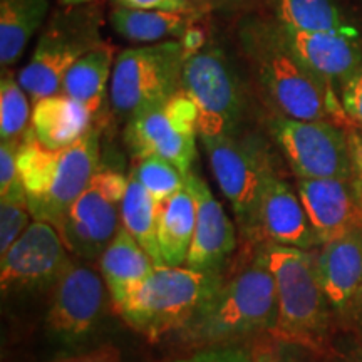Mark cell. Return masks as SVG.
Returning a JSON list of instances; mask_svg holds the SVG:
<instances>
[{
	"mask_svg": "<svg viewBox=\"0 0 362 362\" xmlns=\"http://www.w3.org/2000/svg\"><path fill=\"white\" fill-rule=\"evenodd\" d=\"M29 203L27 200H7L0 198V257L7 253L17 238L25 232L30 221Z\"/></svg>",
	"mask_w": 362,
	"mask_h": 362,
	"instance_id": "cell-30",
	"label": "cell"
},
{
	"mask_svg": "<svg viewBox=\"0 0 362 362\" xmlns=\"http://www.w3.org/2000/svg\"><path fill=\"white\" fill-rule=\"evenodd\" d=\"M198 138V110L181 89L131 117L124 131L126 144L136 160L160 156L183 175L192 171Z\"/></svg>",
	"mask_w": 362,
	"mask_h": 362,
	"instance_id": "cell-12",
	"label": "cell"
},
{
	"mask_svg": "<svg viewBox=\"0 0 362 362\" xmlns=\"http://www.w3.org/2000/svg\"><path fill=\"white\" fill-rule=\"evenodd\" d=\"M115 62V47L103 40L71 67L62 83L61 93L84 104L94 116L99 117L104 104L110 101Z\"/></svg>",
	"mask_w": 362,
	"mask_h": 362,
	"instance_id": "cell-23",
	"label": "cell"
},
{
	"mask_svg": "<svg viewBox=\"0 0 362 362\" xmlns=\"http://www.w3.org/2000/svg\"><path fill=\"white\" fill-rule=\"evenodd\" d=\"M194 223L197 203L187 187L168 200L158 203V243L163 264L170 267L187 265Z\"/></svg>",
	"mask_w": 362,
	"mask_h": 362,
	"instance_id": "cell-24",
	"label": "cell"
},
{
	"mask_svg": "<svg viewBox=\"0 0 362 362\" xmlns=\"http://www.w3.org/2000/svg\"><path fill=\"white\" fill-rule=\"evenodd\" d=\"M181 90L198 110V136L240 133L248 111L247 86L221 45L205 42L187 54Z\"/></svg>",
	"mask_w": 362,
	"mask_h": 362,
	"instance_id": "cell-6",
	"label": "cell"
},
{
	"mask_svg": "<svg viewBox=\"0 0 362 362\" xmlns=\"http://www.w3.org/2000/svg\"><path fill=\"white\" fill-rule=\"evenodd\" d=\"M202 16L185 11H160V8L116 7L110 13L112 30L129 42L158 44L166 40H181L197 25Z\"/></svg>",
	"mask_w": 362,
	"mask_h": 362,
	"instance_id": "cell-21",
	"label": "cell"
},
{
	"mask_svg": "<svg viewBox=\"0 0 362 362\" xmlns=\"http://www.w3.org/2000/svg\"><path fill=\"white\" fill-rule=\"evenodd\" d=\"M250 2L253 0H187L189 11L197 12L198 16L216 11H233V8L245 7Z\"/></svg>",
	"mask_w": 362,
	"mask_h": 362,
	"instance_id": "cell-35",
	"label": "cell"
},
{
	"mask_svg": "<svg viewBox=\"0 0 362 362\" xmlns=\"http://www.w3.org/2000/svg\"><path fill=\"white\" fill-rule=\"evenodd\" d=\"M49 0H0V66L19 61L27 44L42 25Z\"/></svg>",
	"mask_w": 362,
	"mask_h": 362,
	"instance_id": "cell-25",
	"label": "cell"
},
{
	"mask_svg": "<svg viewBox=\"0 0 362 362\" xmlns=\"http://www.w3.org/2000/svg\"><path fill=\"white\" fill-rule=\"evenodd\" d=\"M121 171L99 168L88 188L69 208L59 232L71 255L83 262L99 260L123 228L121 205L128 188Z\"/></svg>",
	"mask_w": 362,
	"mask_h": 362,
	"instance_id": "cell-11",
	"label": "cell"
},
{
	"mask_svg": "<svg viewBox=\"0 0 362 362\" xmlns=\"http://www.w3.org/2000/svg\"><path fill=\"white\" fill-rule=\"evenodd\" d=\"M344 116L354 126H362V64L341 88Z\"/></svg>",
	"mask_w": 362,
	"mask_h": 362,
	"instance_id": "cell-33",
	"label": "cell"
},
{
	"mask_svg": "<svg viewBox=\"0 0 362 362\" xmlns=\"http://www.w3.org/2000/svg\"><path fill=\"white\" fill-rule=\"evenodd\" d=\"M327 362H362V342L351 347V349L339 352V354L330 357Z\"/></svg>",
	"mask_w": 362,
	"mask_h": 362,
	"instance_id": "cell-38",
	"label": "cell"
},
{
	"mask_svg": "<svg viewBox=\"0 0 362 362\" xmlns=\"http://www.w3.org/2000/svg\"><path fill=\"white\" fill-rule=\"evenodd\" d=\"M296 189L320 247L362 226V206L351 180L297 178Z\"/></svg>",
	"mask_w": 362,
	"mask_h": 362,
	"instance_id": "cell-18",
	"label": "cell"
},
{
	"mask_svg": "<svg viewBox=\"0 0 362 362\" xmlns=\"http://www.w3.org/2000/svg\"><path fill=\"white\" fill-rule=\"evenodd\" d=\"M267 128L297 178H352L347 129L327 119H292L272 115Z\"/></svg>",
	"mask_w": 362,
	"mask_h": 362,
	"instance_id": "cell-10",
	"label": "cell"
},
{
	"mask_svg": "<svg viewBox=\"0 0 362 362\" xmlns=\"http://www.w3.org/2000/svg\"><path fill=\"white\" fill-rule=\"evenodd\" d=\"M61 232L47 221L34 220L0 257L2 293H24L56 287L72 264Z\"/></svg>",
	"mask_w": 362,
	"mask_h": 362,
	"instance_id": "cell-14",
	"label": "cell"
},
{
	"mask_svg": "<svg viewBox=\"0 0 362 362\" xmlns=\"http://www.w3.org/2000/svg\"><path fill=\"white\" fill-rule=\"evenodd\" d=\"M98 264L115 307L123 304L156 267L146 250L124 228L106 247Z\"/></svg>",
	"mask_w": 362,
	"mask_h": 362,
	"instance_id": "cell-22",
	"label": "cell"
},
{
	"mask_svg": "<svg viewBox=\"0 0 362 362\" xmlns=\"http://www.w3.org/2000/svg\"><path fill=\"white\" fill-rule=\"evenodd\" d=\"M131 175L134 176L156 203H163L187 187V175H183L173 163L160 156L138 158Z\"/></svg>",
	"mask_w": 362,
	"mask_h": 362,
	"instance_id": "cell-29",
	"label": "cell"
},
{
	"mask_svg": "<svg viewBox=\"0 0 362 362\" xmlns=\"http://www.w3.org/2000/svg\"><path fill=\"white\" fill-rule=\"evenodd\" d=\"M275 24L305 33H337L356 29L334 0H269Z\"/></svg>",
	"mask_w": 362,
	"mask_h": 362,
	"instance_id": "cell-26",
	"label": "cell"
},
{
	"mask_svg": "<svg viewBox=\"0 0 362 362\" xmlns=\"http://www.w3.org/2000/svg\"><path fill=\"white\" fill-rule=\"evenodd\" d=\"M347 320L354 322L356 327L359 329L361 334H362V287H361L359 293H357L354 304H352L351 314H349V317H347Z\"/></svg>",
	"mask_w": 362,
	"mask_h": 362,
	"instance_id": "cell-40",
	"label": "cell"
},
{
	"mask_svg": "<svg viewBox=\"0 0 362 362\" xmlns=\"http://www.w3.org/2000/svg\"><path fill=\"white\" fill-rule=\"evenodd\" d=\"M277 314V287L259 245L250 260L223 275L218 291L176 336L197 347L237 344L274 332Z\"/></svg>",
	"mask_w": 362,
	"mask_h": 362,
	"instance_id": "cell-2",
	"label": "cell"
},
{
	"mask_svg": "<svg viewBox=\"0 0 362 362\" xmlns=\"http://www.w3.org/2000/svg\"><path fill=\"white\" fill-rule=\"evenodd\" d=\"M22 141L0 143V198L7 200H27L22 185L19 163V146Z\"/></svg>",
	"mask_w": 362,
	"mask_h": 362,
	"instance_id": "cell-31",
	"label": "cell"
},
{
	"mask_svg": "<svg viewBox=\"0 0 362 362\" xmlns=\"http://www.w3.org/2000/svg\"><path fill=\"white\" fill-rule=\"evenodd\" d=\"M94 2V0H61V4L64 7H78V6H84V4Z\"/></svg>",
	"mask_w": 362,
	"mask_h": 362,
	"instance_id": "cell-41",
	"label": "cell"
},
{
	"mask_svg": "<svg viewBox=\"0 0 362 362\" xmlns=\"http://www.w3.org/2000/svg\"><path fill=\"white\" fill-rule=\"evenodd\" d=\"M187 54L183 40L124 49L111 76V111L128 123L138 112L178 93Z\"/></svg>",
	"mask_w": 362,
	"mask_h": 362,
	"instance_id": "cell-7",
	"label": "cell"
},
{
	"mask_svg": "<svg viewBox=\"0 0 362 362\" xmlns=\"http://www.w3.org/2000/svg\"><path fill=\"white\" fill-rule=\"evenodd\" d=\"M211 175L232 206L240 232L255 240L257 210L264 183L274 171L260 141L250 136H200Z\"/></svg>",
	"mask_w": 362,
	"mask_h": 362,
	"instance_id": "cell-9",
	"label": "cell"
},
{
	"mask_svg": "<svg viewBox=\"0 0 362 362\" xmlns=\"http://www.w3.org/2000/svg\"><path fill=\"white\" fill-rule=\"evenodd\" d=\"M128 176V188L121 205L123 228L146 250L156 265H165L158 243V203L133 175Z\"/></svg>",
	"mask_w": 362,
	"mask_h": 362,
	"instance_id": "cell-27",
	"label": "cell"
},
{
	"mask_svg": "<svg viewBox=\"0 0 362 362\" xmlns=\"http://www.w3.org/2000/svg\"><path fill=\"white\" fill-rule=\"evenodd\" d=\"M275 27L291 51L334 89H341L362 64V44L356 29L337 33H305L279 24Z\"/></svg>",
	"mask_w": 362,
	"mask_h": 362,
	"instance_id": "cell-17",
	"label": "cell"
},
{
	"mask_svg": "<svg viewBox=\"0 0 362 362\" xmlns=\"http://www.w3.org/2000/svg\"><path fill=\"white\" fill-rule=\"evenodd\" d=\"M61 362H121V357L115 347H103V349L84 352V354L74 356Z\"/></svg>",
	"mask_w": 362,
	"mask_h": 362,
	"instance_id": "cell-37",
	"label": "cell"
},
{
	"mask_svg": "<svg viewBox=\"0 0 362 362\" xmlns=\"http://www.w3.org/2000/svg\"><path fill=\"white\" fill-rule=\"evenodd\" d=\"M19 171L34 220L59 226L88 188L99 166V129L64 149H49L27 133L19 146Z\"/></svg>",
	"mask_w": 362,
	"mask_h": 362,
	"instance_id": "cell-3",
	"label": "cell"
},
{
	"mask_svg": "<svg viewBox=\"0 0 362 362\" xmlns=\"http://www.w3.org/2000/svg\"><path fill=\"white\" fill-rule=\"evenodd\" d=\"M315 269L330 309L347 319L362 287V226L319 247Z\"/></svg>",
	"mask_w": 362,
	"mask_h": 362,
	"instance_id": "cell-19",
	"label": "cell"
},
{
	"mask_svg": "<svg viewBox=\"0 0 362 362\" xmlns=\"http://www.w3.org/2000/svg\"><path fill=\"white\" fill-rule=\"evenodd\" d=\"M187 188L197 203V223L187 267L200 272H221L237 248V226L200 175L189 171Z\"/></svg>",
	"mask_w": 362,
	"mask_h": 362,
	"instance_id": "cell-16",
	"label": "cell"
},
{
	"mask_svg": "<svg viewBox=\"0 0 362 362\" xmlns=\"http://www.w3.org/2000/svg\"><path fill=\"white\" fill-rule=\"evenodd\" d=\"M101 22L94 8L67 7L45 25L29 62L17 74L30 101L54 96L71 67L103 42Z\"/></svg>",
	"mask_w": 362,
	"mask_h": 362,
	"instance_id": "cell-8",
	"label": "cell"
},
{
	"mask_svg": "<svg viewBox=\"0 0 362 362\" xmlns=\"http://www.w3.org/2000/svg\"><path fill=\"white\" fill-rule=\"evenodd\" d=\"M12 69H4L0 78V139L22 141L30 129L33 104Z\"/></svg>",
	"mask_w": 362,
	"mask_h": 362,
	"instance_id": "cell-28",
	"label": "cell"
},
{
	"mask_svg": "<svg viewBox=\"0 0 362 362\" xmlns=\"http://www.w3.org/2000/svg\"><path fill=\"white\" fill-rule=\"evenodd\" d=\"M260 248L277 287L279 314L272 334L287 344L322 349L334 312L319 282L315 253L274 243Z\"/></svg>",
	"mask_w": 362,
	"mask_h": 362,
	"instance_id": "cell-4",
	"label": "cell"
},
{
	"mask_svg": "<svg viewBox=\"0 0 362 362\" xmlns=\"http://www.w3.org/2000/svg\"><path fill=\"white\" fill-rule=\"evenodd\" d=\"M116 7L128 8H160V11H185L187 0H115Z\"/></svg>",
	"mask_w": 362,
	"mask_h": 362,
	"instance_id": "cell-36",
	"label": "cell"
},
{
	"mask_svg": "<svg viewBox=\"0 0 362 362\" xmlns=\"http://www.w3.org/2000/svg\"><path fill=\"white\" fill-rule=\"evenodd\" d=\"M171 362H253V352L238 344H223L202 347V351Z\"/></svg>",
	"mask_w": 362,
	"mask_h": 362,
	"instance_id": "cell-32",
	"label": "cell"
},
{
	"mask_svg": "<svg viewBox=\"0 0 362 362\" xmlns=\"http://www.w3.org/2000/svg\"><path fill=\"white\" fill-rule=\"evenodd\" d=\"M238 42L253 78L275 112L292 119L346 117L334 88L314 74L280 37L272 19L250 17L238 29Z\"/></svg>",
	"mask_w": 362,
	"mask_h": 362,
	"instance_id": "cell-1",
	"label": "cell"
},
{
	"mask_svg": "<svg viewBox=\"0 0 362 362\" xmlns=\"http://www.w3.org/2000/svg\"><path fill=\"white\" fill-rule=\"evenodd\" d=\"M255 240L312 252L320 247L297 189L270 171L257 210Z\"/></svg>",
	"mask_w": 362,
	"mask_h": 362,
	"instance_id": "cell-15",
	"label": "cell"
},
{
	"mask_svg": "<svg viewBox=\"0 0 362 362\" xmlns=\"http://www.w3.org/2000/svg\"><path fill=\"white\" fill-rule=\"evenodd\" d=\"M253 362H292L282 352L274 349H259L253 352Z\"/></svg>",
	"mask_w": 362,
	"mask_h": 362,
	"instance_id": "cell-39",
	"label": "cell"
},
{
	"mask_svg": "<svg viewBox=\"0 0 362 362\" xmlns=\"http://www.w3.org/2000/svg\"><path fill=\"white\" fill-rule=\"evenodd\" d=\"M352 156V185L362 206V126H352L347 129Z\"/></svg>",
	"mask_w": 362,
	"mask_h": 362,
	"instance_id": "cell-34",
	"label": "cell"
},
{
	"mask_svg": "<svg viewBox=\"0 0 362 362\" xmlns=\"http://www.w3.org/2000/svg\"><path fill=\"white\" fill-rule=\"evenodd\" d=\"M96 119L84 104L59 93L33 103L29 131L42 146L64 149L96 128Z\"/></svg>",
	"mask_w": 362,
	"mask_h": 362,
	"instance_id": "cell-20",
	"label": "cell"
},
{
	"mask_svg": "<svg viewBox=\"0 0 362 362\" xmlns=\"http://www.w3.org/2000/svg\"><path fill=\"white\" fill-rule=\"evenodd\" d=\"M221 282V272L156 265L116 309L131 329L149 341H158L180 332L218 291Z\"/></svg>",
	"mask_w": 362,
	"mask_h": 362,
	"instance_id": "cell-5",
	"label": "cell"
},
{
	"mask_svg": "<svg viewBox=\"0 0 362 362\" xmlns=\"http://www.w3.org/2000/svg\"><path fill=\"white\" fill-rule=\"evenodd\" d=\"M110 291L101 272L81 262H72L56 284L45 315V330L59 346H83L96 334L110 300Z\"/></svg>",
	"mask_w": 362,
	"mask_h": 362,
	"instance_id": "cell-13",
	"label": "cell"
}]
</instances>
